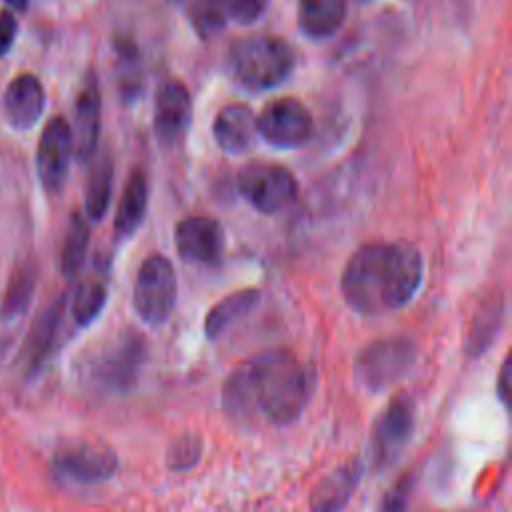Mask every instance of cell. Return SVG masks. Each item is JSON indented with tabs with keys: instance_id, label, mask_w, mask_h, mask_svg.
Masks as SVG:
<instances>
[{
	"instance_id": "6da1fadb",
	"label": "cell",
	"mask_w": 512,
	"mask_h": 512,
	"mask_svg": "<svg viewBox=\"0 0 512 512\" xmlns=\"http://www.w3.org/2000/svg\"><path fill=\"white\" fill-rule=\"evenodd\" d=\"M312 386L310 370L290 350H266L228 374L222 408L238 420L288 426L302 416Z\"/></svg>"
},
{
	"instance_id": "7a4b0ae2",
	"label": "cell",
	"mask_w": 512,
	"mask_h": 512,
	"mask_svg": "<svg viewBox=\"0 0 512 512\" xmlns=\"http://www.w3.org/2000/svg\"><path fill=\"white\" fill-rule=\"evenodd\" d=\"M424 276L420 250L406 240H374L360 246L340 276L344 302L362 316H380L406 306Z\"/></svg>"
},
{
	"instance_id": "3957f363",
	"label": "cell",
	"mask_w": 512,
	"mask_h": 512,
	"mask_svg": "<svg viewBox=\"0 0 512 512\" xmlns=\"http://www.w3.org/2000/svg\"><path fill=\"white\" fill-rule=\"evenodd\" d=\"M294 50L278 36L258 34L232 44L228 54L230 74L252 92L282 84L294 70Z\"/></svg>"
},
{
	"instance_id": "277c9868",
	"label": "cell",
	"mask_w": 512,
	"mask_h": 512,
	"mask_svg": "<svg viewBox=\"0 0 512 512\" xmlns=\"http://www.w3.org/2000/svg\"><path fill=\"white\" fill-rule=\"evenodd\" d=\"M416 344L404 336L380 338L366 344L354 360V380L372 394L394 386L416 364Z\"/></svg>"
},
{
	"instance_id": "5b68a950",
	"label": "cell",
	"mask_w": 512,
	"mask_h": 512,
	"mask_svg": "<svg viewBox=\"0 0 512 512\" xmlns=\"http://www.w3.org/2000/svg\"><path fill=\"white\" fill-rule=\"evenodd\" d=\"M144 356V340L136 332H122L94 354L88 382L104 394H124L136 384Z\"/></svg>"
},
{
	"instance_id": "8992f818",
	"label": "cell",
	"mask_w": 512,
	"mask_h": 512,
	"mask_svg": "<svg viewBox=\"0 0 512 512\" xmlns=\"http://www.w3.org/2000/svg\"><path fill=\"white\" fill-rule=\"evenodd\" d=\"M178 296V282L172 262L162 254H150L142 260L134 280V310L148 326H162Z\"/></svg>"
},
{
	"instance_id": "52a82bcc",
	"label": "cell",
	"mask_w": 512,
	"mask_h": 512,
	"mask_svg": "<svg viewBox=\"0 0 512 512\" xmlns=\"http://www.w3.org/2000/svg\"><path fill=\"white\" fill-rule=\"evenodd\" d=\"M414 404L406 394L394 396L372 424L368 458L376 472H384L396 464L414 432Z\"/></svg>"
},
{
	"instance_id": "ba28073f",
	"label": "cell",
	"mask_w": 512,
	"mask_h": 512,
	"mask_svg": "<svg viewBox=\"0 0 512 512\" xmlns=\"http://www.w3.org/2000/svg\"><path fill=\"white\" fill-rule=\"evenodd\" d=\"M238 192L258 212L274 214L294 202L298 182L288 168L258 162L238 174Z\"/></svg>"
},
{
	"instance_id": "9c48e42d",
	"label": "cell",
	"mask_w": 512,
	"mask_h": 512,
	"mask_svg": "<svg viewBox=\"0 0 512 512\" xmlns=\"http://www.w3.org/2000/svg\"><path fill=\"white\" fill-rule=\"evenodd\" d=\"M52 466L60 478L78 484H100L114 476L118 456L106 444L92 440H70L54 452Z\"/></svg>"
},
{
	"instance_id": "30bf717a",
	"label": "cell",
	"mask_w": 512,
	"mask_h": 512,
	"mask_svg": "<svg viewBox=\"0 0 512 512\" xmlns=\"http://www.w3.org/2000/svg\"><path fill=\"white\" fill-rule=\"evenodd\" d=\"M258 136L278 148H298L312 138L314 120L298 98H276L256 116Z\"/></svg>"
},
{
	"instance_id": "8fae6325",
	"label": "cell",
	"mask_w": 512,
	"mask_h": 512,
	"mask_svg": "<svg viewBox=\"0 0 512 512\" xmlns=\"http://www.w3.org/2000/svg\"><path fill=\"white\" fill-rule=\"evenodd\" d=\"M72 156L70 124L62 116H54L46 122L36 148L38 180L48 194H58L62 190Z\"/></svg>"
},
{
	"instance_id": "7c38bea8",
	"label": "cell",
	"mask_w": 512,
	"mask_h": 512,
	"mask_svg": "<svg viewBox=\"0 0 512 512\" xmlns=\"http://www.w3.org/2000/svg\"><path fill=\"white\" fill-rule=\"evenodd\" d=\"M174 244L182 260L190 264L214 266L224 254V228L208 216H188L174 228Z\"/></svg>"
},
{
	"instance_id": "4fadbf2b",
	"label": "cell",
	"mask_w": 512,
	"mask_h": 512,
	"mask_svg": "<svg viewBox=\"0 0 512 512\" xmlns=\"http://www.w3.org/2000/svg\"><path fill=\"white\" fill-rule=\"evenodd\" d=\"M192 118V100L180 80H166L154 100V134L162 146H174L186 132Z\"/></svg>"
},
{
	"instance_id": "5bb4252c",
	"label": "cell",
	"mask_w": 512,
	"mask_h": 512,
	"mask_svg": "<svg viewBox=\"0 0 512 512\" xmlns=\"http://www.w3.org/2000/svg\"><path fill=\"white\" fill-rule=\"evenodd\" d=\"M4 116L16 130H30L36 126L46 106V92L38 76L24 72L10 80L4 92Z\"/></svg>"
},
{
	"instance_id": "9a60e30c",
	"label": "cell",
	"mask_w": 512,
	"mask_h": 512,
	"mask_svg": "<svg viewBox=\"0 0 512 512\" xmlns=\"http://www.w3.org/2000/svg\"><path fill=\"white\" fill-rule=\"evenodd\" d=\"M100 118H102V98L98 90V82L94 76H88L82 90L76 98L74 108V124L70 126L72 132V146L74 156L80 162H86L94 156L100 136Z\"/></svg>"
},
{
	"instance_id": "2e32d148",
	"label": "cell",
	"mask_w": 512,
	"mask_h": 512,
	"mask_svg": "<svg viewBox=\"0 0 512 512\" xmlns=\"http://www.w3.org/2000/svg\"><path fill=\"white\" fill-rule=\"evenodd\" d=\"M364 474V462L352 458L326 476H322L310 492V512H342L356 492Z\"/></svg>"
},
{
	"instance_id": "e0dca14e",
	"label": "cell",
	"mask_w": 512,
	"mask_h": 512,
	"mask_svg": "<svg viewBox=\"0 0 512 512\" xmlns=\"http://www.w3.org/2000/svg\"><path fill=\"white\" fill-rule=\"evenodd\" d=\"M214 140L216 144L232 156L244 154L252 148L258 128L256 114L246 104H228L214 118Z\"/></svg>"
},
{
	"instance_id": "ac0fdd59",
	"label": "cell",
	"mask_w": 512,
	"mask_h": 512,
	"mask_svg": "<svg viewBox=\"0 0 512 512\" xmlns=\"http://www.w3.org/2000/svg\"><path fill=\"white\" fill-rule=\"evenodd\" d=\"M346 12V0H298V28L312 40H324L342 26Z\"/></svg>"
},
{
	"instance_id": "d6986e66",
	"label": "cell",
	"mask_w": 512,
	"mask_h": 512,
	"mask_svg": "<svg viewBox=\"0 0 512 512\" xmlns=\"http://www.w3.org/2000/svg\"><path fill=\"white\" fill-rule=\"evenodd\" d=\"M148 206V180L142 170H134L122 190L116 216H114V232L120 240L130 238L144 220Z\"/></svg>"
},
{
	"instance_id": "ffe728a7",
	"label": "cell",
	"mask_w": 512,
	"mask_h": 512,
	"mask_svg": "<svg viewBox=\"0 0 512 512\" xmlns=\"http://www.w3.org/2000/svg\"><path fill=\"white\" fill-rule=\"evenodd\" d=\"M62 312H64V298L52 302L34 320V324L28 332V338L24 342V348H22L24 364H26L28 370H36L48 358V354L52 352V346L56 342V334H58V328H60Z\"/></svg>"
},
{
	"instance_id": "44dd1931",
	"label": "cell",
	"mask_w": 512,
	"mask_h": 512,
	"mask_svg": "<svg viewBox=\"0 0 512 512\" xmlns=\"http://www.w3.org/2000/svg\"><path fill=\"white\" fill-rule=\"evenodd\" d=\"M258 300H260V292L256 288H246L216 302L204 320L206 336L218 338L230 324L246 316L258 304Z\"/></svg>"
},
{
	"instance_id": "7402d4cb",
	"label": "cell",
	"mask_w": 512,
	"mask_h": 512,
	"mask_svg": "<svg viewBox=\"0 0 512 512\" xmlns=\"http://www.w3.org/2000/svg\"><path fill=\"white\" fill-rule=\"evenodd\" d=\"M88 244H90L88 220L80 212H74L68 222L66 236L62 242V252H60V268L66 278H76L78 272L82 270Z\"/></svg>"
},
{
	"instance_id": "603a6c76",
	"label": "cell",
	"mask_w": 512,
	"mask_h": 512,
	"mask_svg": "<svg viewBox=\"0 0 512 512\" xmlns=\"http://www.w3.org/2000/svg\"><path fill=\"white\" fill-rule=\"evenodd\" d=\"M34 284H36V270L30 262L26 264L22 262L12 270L2 304H0V316L4 320H14L26 310L34 294Z\"/></svg>"
},
{
	"instance_id": "cb8c5ba5",
	"label": "cell",
	"mask_w": 512,
	"mask_h": 512,
	"mask_svg": "<svg viewBox=\"0 0 512 512\" xmlns=\"http://www.w3.org/2000/svg\"><path fill=\"white\" fill-rule=\"evenodd\" d=\"M502 314H504V306H502L500 298L484 302L476 310L474 320L468 330V338H466V352L470 356L484 354V350L492 344V340L498 334V328L502 324Z\"/></svg>"
},
{
	"instance_id": "d4e9b609",
	"label": "cell",
	"mask_w": 512,
	"mask_h": 512,
	"mask_svg": "<svg viewBox=\"0 0 512 512\" xmlns=\"http://www.w3.org/2000/svg\"><path fill=\"white\" fill-rule=\"evenodd\" d=\"M112 182H114V168L108 156H102L96 166L92 168L86 184L84 196V210L90 220H102L110 206L112 196Z\"/></svg>"
},
{
	"instance_id": "484cf974",
	"label": "cell",
	"mask_w": 512,
	"mask_h": 512,
	"mask_svg": "<svg viewBox=\"0 0 512 512\" xmlns=\"http://www.w3.org/2000/svg\"><path fill=\"white\" fill-rule=\"evenodd\" d=\"M106 296H108V288L106 282L102 278L90 276L86 280H82L74 294H72V318L78 326H88L92 324L98 314L102 312L104 304H106Z\"/></svg>"
},
{
	"instance_id": "4316f807",
	"label": "cell",
	"mask_w": 512,
	"mask_h": 512,
	"mask_svg": "<svg viewBox=\"0 0 512 512\" xmlns=\"http://www.w3.org/2000/svg\"><path fill=\"white\" fill-rule=\"evenodd\" d=\"M202 438L194 432H184L172 440L166 452V464L174 472H188L192 470L202 458Z\"/></svg>"
},
{
	"instance_id": "83f0119b",
	"label": "cell",
	"mask_w": 512,
	"mask_h": 512,
	"mask_svg": "<svg viewBox=\"0 0 512 512\" xmlns=\"http://www.w3.org/2000/svg\"><path fill=\"white\" fill-rule=\"evenodd\" d=\"M190 16H192L194 26L202 34H212L226 20L224 0H192L190 2Z\"/></svg>"
},
{
	"instance_id": "f1b7e54d",
	"label": "cell",
	"mask_w": 512,
	"mask_h": 512,
	"mask_svg": "<svg viewBox=\"0 0 512 512\" xmlns=\"http://www.w3.org/2000/svg\"><path fill=\"white\" fill-rule=\"evenodd\" d=\"M414 484H416V478H414L412 472L402 474V476L382 494L376 512H404L406 506H408V502H410Z\"/></svg>"
},
{
	"instance_id": "f546056e",
	"label": "cell",
	"mask_w": 512,
	"mask_h": 512,
	"mask_svg": "<svg viewBox=\"0 0 512 512\" xmlns=\"http://www.w3.org/2000/svg\"><path fill=\"white\" fill-rule=\"evenodd\" d=\"M266 4L268 0H224V10L238 24H252L262 16Z\"/></svg>"
},
{
	"instance_id": "4dcf8cb0",
	"label": "cell",
	"mask_w": 512,
	"mask_h": 512,
	"mask_svg": "<svg viewBox=\"0 0 512 512\" xmlns=\"http://www.w3.org/2000/svg\"><path fill=\"white\" fill-rule=\"evenodd\" d=\"M18 34V22L10 10H0V56L12 50Z\"/></svg>"
},
{
	"instance_id": "1f68e13d",
	"label": "cell",
	"mask_w": 512,
	"mask_h": 512,
	"mask_svg": "<svg viewBox=\"0 0 512 512\" xmlns=\"http://www.w3.org/2000/svg\"><path fill=\"white\" fill-rule=\"evenodd\" d=\"M510 372H512L510 356H506V358H504V362H502L500 374H498V382H496V392H498V396H500L502 404H506V406H508V402H510V386H512Z\"/></svg>"
},
{
	"instance_id": "d6a6232c",
	"label": "cell",
	"mask_w": 512,
	"mask_h": 512,
	"mask_svg": "<svg viewBox=\"0 0 512 512\" xmlns=\"http://www.w3.org/2000/svg\"><path fill=\"white\" fill-rule=\"evenodd\" d=\"M6 4H8L12 10L24 12V10H26V6H28V0H6Z\"/></svg>"
}]
</instances>
